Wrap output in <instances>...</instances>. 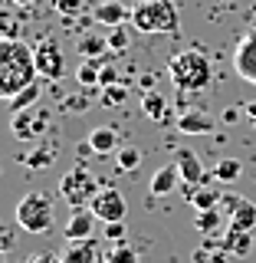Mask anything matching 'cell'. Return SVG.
<instances>
[{"instance_id": "1", "label": "cell", "mask_w": 256, "mask_h": 263, "mask_svg": "<svg viewBox=\"0 0 256 263\" xmlns=\"http://www.w3.org/2000/svg\"><path fill=\"white\" fill-rule=\"evenodd\" d=\"M36 49L16 36H0V99L10 102L16 92L36 82Z\"/></svg>"}, {"instance_id": "2", "label": "cell", "mask_w": 256, "mask_h": 263, "mask_svg": "<svg viewBox=\"0 0 256 263\" xmlns=\"http://www.w3.org/2000/svg\"><path fill=\"white\" fill-rule=\"evenodd\" d=\"M168 76L181 92H204L213 82V66L201 49H181L178 56H171Z\"/></svg>"}, {"instance_id": "3", "label": "cell", "mask_w": 256, "mask_h": 263, "mask_svg": "<svg viewBox=\"0 0 256 263\" xmlns=\"http://www.w3.org/2000/svg\"><path fill=\"white\" fill-rule=\"evenodd\" d=\"M131 27L138 33H178V7L171 0H142L131 10Z\"/></svg>"}, {"instance_id": "4", "label": "cell", "mask_w": 256, "mask_h": 263, "mask_svg": "<svg viewBox=\"0 0 256 263\" xmlns=\"http://www.w3.org/2000/svg\"><path fill=\"white\" fill-rule=\"evenodd\" d=\"M13 217H16V224H20V230L40 237V234H49V230H53L56 211H53V201H49L43 191H30L20 204H16Z\"/></svg>"}, {"instance_id": "5", "label": "cell", "mask_w": 256, "mask_h": 263, "mask_svg": "<svg viewBox=\"0 0 256 263\" xmlns=\"http://www.w3.org/2000/svg\"><path fill=\"white\" fill-rule=\"evenodd\" d=\"M99 191H102V187H99V178L86 168H72L69 175L60 181V194L69 208H89Z\"/></svg>"}, {"instance_id": "6", "label": "cell", "mask_w": 256, "mask_h": 263, "mask_svg": "<svg viewBox=\"0 0 256 263\" xmlns=\"http://www.w3.org/2000/svg\"><path fill=\"white\" fill-rule=\"evenodd\" d=\"M10 128H13V135L20 138V142L36 138V135H43V132H49V112L43 105H30V109H23V112H13Z\"/></svg>"}, {"instance_id": "7", "label": "cell", "mask_w": 256, "mask_h": 263, "mask_svg": "<svg viewBox=\"0 0 256 263\" xmlns=\"http://www.w3.org/2000/svg\"><path fill=\"white\" fill-rule=\"evenodd\" d=\"M220 214L227 217L230 227H240V230H253L256 227V204L240 197V194H224L220 197Z\"/></svg>"}, {"instance_id": "8", "label": "cell", "mask_w": 256, "mask_h": 263, "mask_svg": "<svg viewBox=\"0 0 256 263\" xmlns=\"http://www.w3.org/2000/svg\"><path fill=\"white\" fill-rule=\"evenodd\" d=\"M33 49H36V72H40V79H60L63 76V46H60V40L46 36V40H40Z\"/></svg>"}, {"instance_id": "9", "label": "cell", "mask_w": 256, "mask_h": 263, "mask_svg": "<svg viewBox=\"0 0 256 263\" xmlns=\"http://www.w3.org/2000/svg\"><path fill=\"white\" fill-rule=\"evenodd\" d=\"M92 214L102 224H115V220H125V197H122V191H115V187H102L95 197H92Z\"/></svg>"}, {"instance_id": "10", "label": "cell", "mask_w": 256, "mask_h": 263, "mask_svg": "<svg viewBox=\"0 0 256 263\" xmlns=\"http://www.w3.org/2000/svg\"><path fill=\"white\" fill-rule=\"evenodd\" d=\"M233 69L243 82L256 86V30H250L246 36L237 43V53H233Z\"/></svg>"}, {"instance_id": "11", "label": "cell", "mask_w": 256, "mask_h": 263, "mask_svg": "<svg viewBox=\"0 0 256 263\" xmlns=\"http://www.w3.org/2000/svg\"><path fill=\"white\" fill-rule=\"evenodd\" d=\"M95 214L92 208H72L69 214V220H66V240L69 243H76V240H89L92 237V230H95Z\"/></svg>"}, {"instance_id": "12", "label": "cell", "mask_w": 256, "mask_h": 263, "mask_svg": "<svg viewBox=\"0 0 256 263\" xmlns=\"http://www.w3.org/2000/svg\"><path fill=\"white\" fill-rule=\"evenodd\" d=\"M63 263H109V257L102 253V247H99V240H76L69 243V250L63 253Z\"/></svg>"}, {"instance_id": "13", "label": "cell", "mask_w": 256, "mask_h": 263, "mask_svg": "<svg viewBox=\"0 0 256 263\" xmlns=\"http://www.w3.org/2000/svg\"><path fill=\"white\" fill-rule=\"evenodd\" d=\"M220 250H227L230 257H246L253 250V230H240V227H227L220 237Z\"/></svg>"}, {"instance_id": "14", "label": "cell", "mask_w": 256, "mask_h": 263, "mask_svg": "<svg viewBox=\"0 0 256 263\" xmlns=\"http://www.w3.org/2000/svg\"><path fill=\"white\" fill-rule=\"evenodd\" d=\"M174 164H178L184 184H204V164H201V158H197L194 152H187V148L174 152Z\"/></svg>"}, {"instance_id": "15", "label": "cell", "mask_w": 256, "mask_h": 263, "mask_svg": "<svg viewBox=\"0 0 256 263\" xmlns=\"http://www.w3.org/2000/svg\"><path fill=\"white\" fill-rule=\"evenodd\" d=\"M178 184H184V181H181L178 164H161V168L151 175V184H148V191H151L154 197H164V194L174 191Z\"/></svg>"}, {"instance_id": "16", "label": "cell", "mask_w": 256, "mask_h": 263, "mask_svg": "<svg viewBox=\"0 0 256 263\" xmlns=\"http://www.w3.org/2000/svg\"><path fill=\"white\" fill-rule=\"evenodd\" d=\"M213 128H217V122L201 109H191L178 119V132H184V135H210Z\"/></svg>"}, {"instance_id": "17", "label": "cell", "mask_w": 256, "mask_h": 263, "mask_svg": "<svg viewBox=\"0 0 256 263\" xmlns=\"http://www.w3.org/2000/svg\"><path fill=\"white\" fill-rule=\"evenodd\" d=\"M92 16L102 23V27H119V23L131 20V10H125L122 0H102V4L92 10Z\"/></svg>"}, {"instance_id": "18", "label": "cell", "mask_w": 256, "mask_h": 263, "mask_svg": "<svg viewBox=\"0 0 256 263\" xmlns=\"http://www.w3.org/2000/svg\"><path fill=\"white\" fill-rule=\"evenodd\" d=\"M89 148H92L95 155H112L115 148H119V128H112V125L92 128V135H89Z\"/></svg>"}, {"instance_id": "19", "label": "cell", "mask_w": 256, "mask_h": 263, "mask_svg": "<svg viewBox=\"0 0 256 263\" xmlns=\"http://www.w3.org/2000/svg\"><path fill=\"white\" fill-rule=\"evenodd\" d=\"M220 197H224V191H217L213 184H197L191 194V204L194 211H210V208H220Z\"/></svg>"}, {"instance_id": "20", "label": "cell", "mask_w": 256, "mask_h": 263, "mask_svg": "<svg viewBox=\"0 0 256 263\" xmlns=\"http://www.w3.org/2000/svg\"><path fill=\"white\" fill-rule=\"evenodd\" d=\"M224 214H220V208H210V211H197V217H194V227L201 230L204 237H217V230L220 224H224Z\"/></svg>"}, {"instance_id": "21", "label": "cell", "mask_w": 256, "mask_h": 263, "mask_svg": "<svg viewBox=\"0 0 256 263\" xmlns=\"http://www.w3.org/2000/svg\"><path fill=\"white\" fill-rule=\"evenodd\" d=\"M109 49H112V46H109V36H99V33H89V36L79 40L82 60H99V56H105Z\"/></svg>"}, {"instance_id": "22", "label": "cell", "mask_w": 256, "mask_h": 263, "mask_svg": "<svg viewBox=\"0 0 256 263\" xmlns=\"http://www.w3.org/2000/svg\"><path fill=\"white\" fill-rule=\"evenodd\" d=\"M142 109H145V115L151 122H161V119H168V99H164L161 92H145Z\"/></svg>"}, {"instance_id": "23", "label": "cell", "mask_w": 256, "mask_h": 263, "mask_svg": "<svg viewBox=\"0 0 256 263\" xmlns=\"http://www.w3.org/2000/svg\"><path fill=\"white\" fill-rule=\"evenodd\" d=\"M240 171H243V164L237 161V158H220L217 168H213V178L224 181V184H233V181L240 178Z\"/></svg>"}, {"instance_id": "24", "label": "cell", "mask_w": 256, "mask_h": 263, "mask_svg": "<svg viewBox=\"0 0 256 263\" xmlns=\"http://www.w3.org/2000/svg\"><path fill=\"white\" fill-rule=\"evenodd\" d=\"M36 99H40V79L33 82V86H27L23 92H16L7 105H10V112H23V109H30V105H36Z\"/></svg>"}, {"instance_id": "25", "label": "cell", "mask_w": 256, "mask_h": 263, "mask_svg": "<svg viewBox=\"0 0 256 263\" xmlns=\"http://www.w3.org/2000/svg\"><path fill=\"white\" fill-rule=\"evenodd\" d=\"M233 257H230L227 250H220V243H204L201 250L194 253V263H230Z\"/></svg>"}, {"instance_id": "26", "label": "cell", "mask_w": 256, "mask_h": 263, "mask_svg": "<svg viewBox=\"0 0 256 263\" xmlns=\"http://www.w3.org/2000/svg\"><path fill=\"white\" fill-rule=\"evenodd\" d=\"M99 76H102V69H99L95 60H82L79 69H76V82L79 86H99Z\"/></svg>"}, {"instance_id": "27", "label": "cell", "mask_w": 256, "mask_h": 263, "mask_svg": "<svg viewBox=\"0 0 256 263\" xmlns=\"http://www.w3.org/2000/svg\"><path fill=\"white\" fill-rule=\"evenodd\" d=\"M125 99H128V86H125V82H115V86L102 89V105H122Z\"/></svg>"}, {"instance_id": "28", "label": "cell", "mask_w": 256, "mask_h": 263, "mask_svg": "<svg viewBox=\"0 0 256 263\" xmlns=\"http://www.w3.org/2000/svg\"><path fill=\"white\" fill-rule=\"evenodd\" d=\"M115 161H119L122 171H138L142 168V152H138V148H122Z\"/></svg>"}, {"instance_id": "29", "label": "cell", "mask_w": 256, "mask_h": 263, "mask_svg": "<svg viewBox=\"0 0 256 263\" xmlns=\"http://www.w3.org/2000/svg\"><path fill=\"white\" fill-rule=\"evenodd\" d=\"M128 43H131V33L122 27H112V33H109V46H112V53H122V49H128Z\"/></svg>"}, {"instance_id": "30", "label": "cell", "mask_w": 256, "mask_h": 263, "mask_svg": "<svg viewBox=\"0 0 256 263\" xmlns=\"http://www.w3.org/2000/svg\"><path fill=\"white\" fill-rule=\"evenodd\" d=\"M53 7L60 16H79L86 10V0H53Z\"/></svg>"}, {"instance_id": "31", "label": "cell", "mask_w": 256, "mask_h": 263, "mask_svg": "<svg viewBox=\"0 0 256 263\" xmlns=\"http://www.w3.org/2000/svg\"><path fill=\"white\" fill-rule=\"evenodd\" d=\"M27 164H33V168H49V164H53V148H36V152L30 155V158H23Z\"/></svg>"}, {"instance_id": "32", "label": "cell", "mask_w": 256, "mask_h": 263, "mask_svg": "<svg viewBox=\"0 0 256 263\" xmlns=\"http://www.w3.org/2000/svg\"><path fill=\"white\" fill-rule=\"evenodd\" d=\"M109 263H142V260H138V250H131V247H115L109 253Z\"/></svg>"}, {"instance_id": "33", "label": "cell", "mask_w": 256, "mask_h": 263, "mask_svg": "<svg viewBox=\"0 0 256 263\" xmlns=\"http://www.w3.org/2000/svg\"><path fill=\"white\" fill-rule=\"evenodd\" d=\"M122 234H125V220H115V224H105V237H109V240H122Z\"/></svg>"}, {"instance_id": "34", "label": "cell", "mask_w": 256, "mask_h": 263, "mask_svg": "<svg viewBox=\"0 0 256 263\" xmlns=\"http://www.w3.org/2000/svg\"><path fill=\"white\" fill-rule=\"evenodd\" d=\"M27 263H63V257H56V253H33V257H27Z\"/></svg>"}, {"instance_id": "35", "label": "cell", "mask_w": 256, "mask_h": 263, "mask_svg": "<svg viewBox=\"0 0 256 263\" xmlns=\"http://www.w3.org/2000/svg\"><path fill=\"white\" fill-rule=\"evenodd\" d=\"M115 82H119V72H115V69H109V66H105V69H102V76H99V86H115Z\"/></svg>"}, {"instance_id": "36", "label": "cell", "mask_w": 256, "mask_h": 263, "mask_svg": "<svg viewBox=\"0 0 256 263\" xmlns=\"http://www.w3.org/2000/svg\"><path fill=\"white\" fill-rule=\"evenodd\" d=\"M243 115L256 125V99H253V102H243Z\"/></svg>"}, {"instance_id": "37", "label": "cell", "mask_w": 256, "mask_h": 263, "mask_svg": "<svg viewBox=\"0 0 256 263\" xmlns=\"http://www.w3.org/2000/svg\"><path fill=\"white\" fill-rule=\"evenodd\" d=\"M224 119H227V122H237V119H240V109H227Z\"/></svg>"}, {"instance_id": "38", "label": "cell", "mask_w": 256, "mask_h": 263, "mask_svg": "<svg viewBox=\"0 0 256 263\" xmlns=\"http://www.w3.org/2000/svg\"><path fill=\"white\" fill-rule=\"evenodd\" d=\"M13 4H16V7H33L36 0H13Z\"/></svg>"}, {"instance_id": "39", "label": "cell", "mask_w": 256, "mask_h": 263, "mask_svg": "<svg viewBox=\"0 0 256 263\" xmlns=\"http://www.w3.org/2000/svg\"><path fill=\"white\" fill-rule=\"evenodd\" d=\"M0 263H7V257H4V250H0Z\"/></svg>"}]
</instances>
